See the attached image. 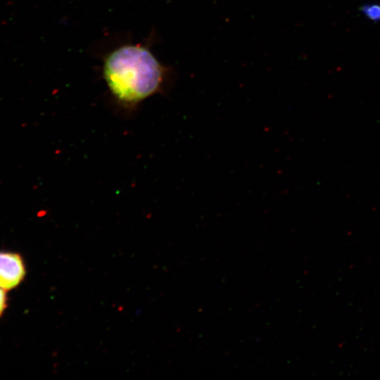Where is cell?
I'll use <instances>...</instances> for the list:
<instances>
[{
    "mask_svg": "<svg viewBox=\"0 0 380 380\" xmlns=\"http://www.w3.org/2000/svg\"><path fill=\"white\" fill-rule=\"evenodd\" d=\"M24 261L18 253L0 251V287L11 290L18 286L25 277Z\"/></svg>",
    "mask_w": 380,
    "mask_h": 380,
    "instance_id": "cell-2",
    "label": "cell"
},
{
    "mask_svg": "<svg viewBox=\"0 0 380 380\" xmlns=\"http://www.w3.org/2000/svg\"><path fill=\"white\" fill-rule=\"evenodd\" d=\"M362 13L370 20H380V4H367L361 8Z\"/></svg>",
    "mask_w": 380,
    "mask_h": 380,
    "instance_id": "cell-3",
    "label": "cell"
},
{
    "mask_svg": "<svg viewBox=\"0 0 380 380\" xmlns=\"http://www.w3.org/2000/svg\"><path fill=\"white\" fill-rule=\"evenodd\" d=\"M7 305L6 290L0 287V317L2 315Z\"/></svg>",
    "mask_w": 380,
    "mask_h": 380,
    "instance_id": "cell-4",
    "label": "cell"
},
{
    "mask_svg": "<svg viewBox=\"0 0 380 380\" xmlns=\"http://www.w3.org/2000/svg\"><path fill=\"white\" fill-rule=\"evenodd\" d=\"M103 73L116 99L135 104L159 89L164 68L147 49L127 45L106 57Z\"/></svg>",
    "mask_w": 380,
    "mask_h": 380,
    "instance_id": "cell-1",
    "label": "cell"
}]
</instances>
